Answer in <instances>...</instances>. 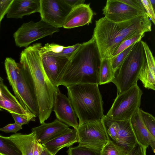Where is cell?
<instances>
[{
	"mask_svg": "<svg viewBox=\"0 0 155 155\" xmlns=\"http://www.w3.org/2000/svg\"><path fill=\"white\" fill-rule=\"evenodd\" d=\"M41 44L36 43L26 48L20 54V67L34 90L39 109L41 124L50 116L55 94L59 91L49 79L42 65L40 50Z\"/></svg>",
	"mask_w": 155,
	"mask_h": 155,
	"instance_id": "obj_1",
	"label": "cell"
},
{
	"mask_svg": "<svg viewBox=\"0 0 155 155\" xmlns=\"http://www.w3.org/2000/svg\"><path fill=\"white\" fill-rule=\"evenodd\" d=\"M152 23L147 14L120 22L104 17L95 21L93 36L97 42L101 60L110 59L115 48L132 36L151 31Z\"/></svg>",
	"mask_w": 155,
	"mask_h": 155,
	"instance_id": "obj_2",
	"label": "cell"
},
{
	"mask_svg": "<svg viewBox=\"0 0 155 155\" xmlns=\"http://www.w3.org/2000/svg\"><path fill=\"white\" fill-rule=\"evenodd\" d=\"M101 62L94 37L81 44L69 59L58 82V86L74 84L98 85Z\"/></svg>",
	"mask_w": 155,
	"mask_h": 155,
	"instance_id": "obj_3",
	"label": "cell"
},
{
	"mask_svg": "<svg viewBox=\"0 0 155 155\" xmlns=\"http://www.w3.org/2000/svg\"><path fill=\"white\" fill-rule=\"evenodd\" d=\"M68 97L79 120V126L101 120L104 115L98 85L80 84L67 87Z\"/></svg>",
	"mask_w": 155,
	"mask_h": 155,
	"instance_id": "obj_4",
	"label": "cell"
},
{
	"mask_svg": "<svg viewBox=\"0 0 155 155\" xmlns=\"http://www.w3.org/2000/svg\"><path fill=\"white\" fill-rule=\"evenodd\" d=\"M146 61L141 40L137 42L115 72L111 82L116 86L117 94L137 83L141 70Z\"/></svg>",
	"mask_w": 155,
	"mask_h": 155,
	"instance_id": "obj_5",
	"label": "cell"
},
{
	"mask_svg": "<svg viewBox=\"0 0 155 155\" xmlns=\"http://www.w3.org/2000/svg\"><path fill=\"white\" fill-rule=\"evenodd\" d=\"M143 94L136 83L118 94L106 116L116 120H130L140 109Z\"/></svg>",
	"mask_w": 155,
	"mask_h": 155,
	"instance_id": "obj_6",
	"label": "cell"
},
{
	"mask_svg": "<svg viewBox=\"0 0 155 155\" xmlns=\"http://www.w3.org/2000/svg\"><path fill=\"white\" fill-rule=\"evenodd\" d=\"M101 120L109 141L124 149L127 152L138 143L130 120H116L104 115Z\"/></svg>",
	"mask_w": 155,
	"mask_h": 155,
	"instance_id": "obj_7",
	"label": "cell"
},
{
	"mask_svg": "<svg viewBox=\"0 0 155 155\" xmlns=\"http://www.w3.org/2000/svg\"><path fill=\"white\" fill-rule=\"evenodd\" d=\"M59 28L49 25L42 20L24 23L14 33L16 45L27 47L33 42L59 31Z\"/></svg>",
	"mask_w": 155,
	"mask_h": 155,
	"instance_id": "obj_8",
	"label": "cell"
},
{
	"mask_svg": "<svg viewBox=\"0 0 155 155\" xmlns=\"http://www.w3.org/2000/svg\"><path fill=\"white\" fill-rule=\"evenodd\" d=\"M77 130L78 146L101 152L109 141L101 120L84 123L79 126Z\"/></svg>",
	"mask_w": 155,
	"mask_h": 155,
	"instance_id": "obj_9",
	"label": "cell"
},
{
	"mask_svg": "<svg viewBox=\"0 0 155 155\" xmlns=\"http://www.w3.org/2000/svg\"><path fill=\"white\" fill-rule=\"evenodd\" d=\"M40 5L41 20L59 28L72 9L64 0H40Z\"/></svg>",
	"mask_w": 155,
	"mask_h": 155,
	"instance_id": "obj_10",
	"label": "cell"
},
{
	"mask_svg": "<svg viewBox=\"0 0 155 155\" xmlns=\"http://www.w3.org/2000/svg\"><path fill=\"white\" fill-rule=\"evenodd\" d=\"M17 91L16 98L23 107L28 113L38 117L39 109L36 95L20 67V64Z\"/></svg>",
	"mask_w": 155,
	"mask_h": 155,
	"instance_id": "obj_11",
	"label": "cell"
},
{
	"mask_svg": "<svg viewBox=\"0 0 155 155\" xmlns=\"http://www.w3.org/2000/svg\"><path fill=\"white\" fill-rule=\"evenodd\" d=\"M103 12L105 17L114 22L125 21L142 14H145L133 8L120 0H107L103 9Z\"/></svg>",
	"mask_w": 155,
	"mask_h": 155,
	"instance_id": "obj_12",
	"label": "cell"
},
{
	"mask_svg": "<svg viewBox=\"0 0 155 155\" xmlns=\"http://www.w3.org/2000/svg\"><path fill=\"white\" fill-rule=\"evenodd\" d=\"M53 110L58 120L74 129L78 127V117L70 100L60 91L55 95Z\"/></svg>",
	"mask_w": 155,
	"mask_h": 155,
	"instance_id": "obj_13",
	"label": "cell"
},
{
	"mask_svg": "<svg viewBox=\"0 0 155 155\" xmlns=\"http://www.w3.org/2000/svg\"><path fill=\"white\" fill-rule=\"evenodd\" d=\"M40 54L45 73L51 82L58 87V80L69 59L52 53Z\"/></svg>",
	"mask_w": 155,
	"mask_h": 155,
	"instance_id": "obj_14",
	"label": "cell"
},
{
	"mask_svg": "<svg viewBox=\"0 0 155 155\" xmlns=\"http://www.w3.org/2000/svg\"><path fill=\"white\" fill-rule=\"evenodd\" d=\"M72 129L64 123L56 119L50 123L44 122L38 127L32 128L35 133V139L43 144Z\"/></svg>",
	"mask_w": 155,
	"mask_h": 155,
	"instance_id": "obj_15",
	"label": "cell"
},
{
	"mask_svg": "<svg viewBox=\"0 0 155 155\" xmlns=\"http://www.w3.org/2000/svg\"><path fill=\"white\" fill-rule=\"evenodd\" d=\"M0 87L1 92L0 108L4 109L10 113L18 114L31 121H35L36 116L28 112L5 85L3 84L0 85Z\"/></svg>",
	"mask_w": 155,
	"mask_h": 155,
	"instance_id": "obj_16",
	"label": "cell"
},
{
	"mask_svg": "<svg viewBox=\"0 0 155 155\" xmlns=\"http://www.w3.org/2000/svg\"><path fill=\"white\" fill-rule=\"evenodd\" d=\"M93 15L90 4L80 5L72 8L63 27L70 29L88 25L92 22Z\"/></svg>",
	"mask_w": 155,
	"mask_h": 155,
	"instance_id": "obj_17",
	"label": "cell"
},
{
	"mask_svg": "<svg viewBox=\"0 0 155 155\" xmlns=\"http://www.w3.org/2000/svg\"><path fill=\"white\" fill-rule=\"evenodd\" d=\"M130 120L138 143L147 148L150 146L153 152L155 153V138L153 136L145 127L139 110Z\"/></svg>",
	"mask_w": 155,
	"mask_h": 155,
	"instance_id": "obj_18",
	"label": "cell"
},
{
	"mask_svg": "<svg viewBox=\"0 0 155 155\" xmlns=\"http://www.w3.org/2000/svg\"><path fill=\"white\" fill-rule=\"evenodd\" d=\"M40 0H13L7 14L8 18H22L40 10Z\"/></svg>",
	"mask_w": 155,
	"mask_h": 155,
	"instance_id": "obj_19",
	"label": "cell"
},
{
	"mask_svg": "<svg viewBox=\"0 0 155 155\" xmlns=\"http://www.w3.org/2000/svg\"><path fill=\"white\" fill-rule=\"evenodd\" d=\"M78 138L77 130L74 129L42 144L53 155L64 147H69L78 142Z\"/></svg>",
	"mask_w": 155,
	"mask_h": 155,
	"instance_id": "obj_20",
	"label": "cell"
},
{
	"mask_svg": "<svg viewBox=\"0 0 155 155\" xmlns=\"http://www.w3.org/2000/svg\"><path fill=\"white\" fill-rule=\"evenodd\" d=\"M9 137L20 149L22 155H33V147L35 140L34 132L28 134L15 133L10 135Z\"/></svg>",
	"mask_w": 155,
	"mask_h": 155,
	"instance_id": "obj_21",
	"label": "cell"
},
{
	"mask_svg": "<svg viewBox=\"0 0 155 155\" xmlns=\"http://www.w3.org/2000/svg\"><path fill=\"white\" fill-rule=\"evenodd\" d=\"M5 66L8 79L12 86L16 97L17 96V84L19 70V63L13 58H6Z\"/></svg>",
	"mask_w": 155,
	"mask_h": 155,
	"instance_id": "obj_22",
	"label": "cell"
},
{
	"mask_svg": "<svg viewBox=\"0 0 155 155\" xmlns=\"http://www.w3.org/2000/svg\"><path fill=\"white\" fill-rule=\"evenodd\" d=\"M139 79L145 88L155 90V65L148 64L146 61L141 70Z\"/></svg>",
	"mask_w": 155,
	"mask_h": 155,
	"instance_id": "obj_23",
	"label": "cell"
},
{
	"mask_svg": "<svg viewBox=\"0 0 155 155\" xmlns=\"http://www.w3.org/2000/svg\"><path fill=\"white\" fill-rule=\"evenodd\" d=\"M0 155H22V154L9 137L0 134Z\"/></svg>",
	"mask_w": 155,
	"mask_h": 155,
	"instance_id": "obj_24",
	"label": "cell"
},
{
	"mask_svg": "<svg viewBox=\"0 0 155 155\" xmlns=\"http://www.w3.org/2000/svg\"><path fill=\"white\" fill-rule=\"evenodd\" d=\"M115 74L112 67L110 59L102 60L99 84H105L111 82L114 78Z\"/></svg>",
	"mask_w": 155,
	"mask_h": 155,
	"instance_id": "obj_25",
	"label": "cell"
},
{
	"mask_svg": "<svg viewBox=\"0 0 155 155\" xmlns=\"http://www.w3.org/2000/svg\"><path fill=\"white\" fill-rule=\"evenodd\" d=\"M145 35V33L136 35L123 41L115 48L112 55L111 58L116 56L132 45L141 40Z\"/></svg>",
	"mask_w": 155,
	"mask_h": 155,
	"instance_id": "obj_26",
	"label": "cell"
},
{
	"mask_svg": "<svg viewBox=\"0 0 155 155\" xmlns=\"http://www.w3.org/2000/svg\"><path fill=\"white\" fill-rule=\"evenodd\" d=\"M139 112L143 121L146 128L155 138V118L151 114L143 111L140 108Z\"/></svg>",
	"mask_w": 155,
	"mask_h": 155,
	"instance_id": "obj_27",
	"label": "cell"
},
{
	"mask_svg": "<svg viewBox=\"0 0 155 155\" xmlns=\"http://www.w3.org/2000/svg\"><path fill=\"white\" fill-rule=\"evenodd\" d=\"M127 153L124 149L108 141L101 151V155H125Z\"/></svg>",
	"mask_w": 155,
	"mask_h": 155,
	"instance_id": "obj_28",
	"label": "cell"
},
{
	"mask_svg": "<svg viewBox=\"0 0 155 155\" xmlns=\"http://www.w3.org/2000/svg\"><path fill=\"white\" fill-rule=\"evenodd\" d=\"M67 152L68 155H101V152L79 146L69 148Z\"/></svg>",
	"mask_w": 155,
	"mask_h": 155,
	"instance_id": "obj_29",
	"label": "cell"
},
{
	"mask_svg": "<svg viewBox=\"0 0 155 155\" xmlns=\"http://www.w3.org/2000/svg\"><path fill=\"white\" fill-rule=\"evenodd\" d=\"M136 43L132 45L116 56L110 59L112 67L115 72L118 68Z\"/></svg>",
	"mask_w": 155,
	"mask_h": 155,
	"instance_id": "obj_30",
	"label": "cell"
},
{
	"mask_svg": "<svg viewBox=\"0 0 155 155\" xmlns=\"http://www.w3.org/2000/svg\"><path fill=\"white\" fill-rule=\"evenodd\" d=\"M64 46L58 44L48 43H46L44 46L41 48L40 50V53H52L57 54L61 52Z\"/></svg>",
	"mask_w": 155,
	"mask_h": 155,
	"instance_id": "obj_31",
	"label": "cell"
},
{
	"mask_svg": "<svg viewBox=\"0 0 155 155\" xmlns=\"http://www.w3.org/2000/svg\"><path fill=\"white\" fill-rule=\"evenodd\" d=\"M141 1L147 16L153 22L154 24H155V8H153L150 0H141Z\"/></svg>",
	"mask_w": 155,
	"mask_h": 155,
	"instance_id": "obj_32",
	"label": "cell"
},
{
	"mask_svg": "<svg viewBox=\"0 0 155 155\" xmlns=\"http://www.w3.org/2000/svg\"><path fill=\"white\" fill-rule=\"evenodd\" d=\"M81 44V43H77L71 46H64L63 50L61 52L55 54L60 55L69 59L80 46Z\"/></svg>",
	"mask_w": 155,
	"mask_h": 155,
	"instance_id": "obj_33",
	"label": "cell"
},
{
	"mask_svg": "<svg viewBox=\"0 0 155 155\" xmlns=\"http://www.w3.org/2000/svg\"><path fill=\"white\" fill-rule=\"evenodd\" d=\"M133 8L147 14L141 0H120Z\"/></svg>",
	"mask_w": 155,
	"mask_h": 155,
	"instance_id": "obj_34",
	"label": "cell"
},
{
	"mask_svg": "<svg viewBox=\"0 0 155 155\" xmlns=\"http://www.w3.org/2000/svg\"><path fill=\"white\" fill-rule=\"evenodd\" d=\"M13 0H0V21L7 14Z\"/></svg>",
	"mask_w": 155,
	"mask_h": 155,
	"instance_id": "obj_35",
	"label": "cell"
},
{
	"mask_svg": "<svg viewBox=\"0 0 155 155\" xmlns=\"http://www.w3.org/2000/svg\"><path fill=\"white\" fill-rule=\"evenodd\" d=\"M147 148L137 143L125 155H146Z\"/></svg>",
	"mask_w": 155,
	"mask_h": 155,
	"instance_id": "obj_36",
	"label": "cell"
},
{
	"mask_svg": "<svg viewBox=\"0 0 155 155\" xmlns=\"http://www.w3.org/2000/svg\"><path fill=\"white\" fill-rule=\"evenodd\" d=\"M22 127L16 123L8 124L6 126L0 128V131L6 133H16L18 130L21 129Z\"/></svg>",
	"mask_w": 155,
	"mask_h": 155,
	"instance_id": "obj_37",
	"label": "cell"
},
{
	"mask_svg": "<svg viewBox=\"0 0 155 155\" xmlns=\"http://www.w3.org/2000/svg\"><path fill=\"white\" fill-rule=\"evenodd\" d=\"M11 114L15 122V123L20 125L22 126L24 124H28L31 121L30 120L22 117L18 114L13 113Z\"/></svg>",
	"mask_w": 155,
	"mask_h": 155,
	"instance_id": "obj_38",
	"label": "cell"
},
{
	"mask_svg": "<svg viewBox=\"0 0 155 155\" xmlns=\"http://www.w3.org/2000/svg\"><path fill=\"white\" fill-rule=\"evenodd\" d=\"M43 147L42 145L35 139L33 147V155H40Z\"/></svg>",
	"mask_w": 155,
	"mask_h": 155,
	"instance_id": "obj_39",
	"label": "cell"
},
{
	"mask_svg": "<svg viewBox=\"0 0 155 155\" xmlns=\"http://www.w3.org/2000/svg\"><path fill=\"white\" fill-rule=\"evenodd\" d=\"M65 2L72 8L84 4V0H64Z\"/></svg>",
	"mask_w": 155,
	"mask_h": 155,
	"instance_id": "obj_40",
	"label": "cell"
},
{
	"mask_svg": "<svg viewBox=\"0 0 155 155\" xmlns=\"http://www.w3.org/2000/svg\"><path fill=\"white\" fill-rule=\"evenodd\" d=\"M40 155H53L47 150L43 147L42 150Z\"/></svg>",
	"mask_w": 155,
	"mask_h": 155,
	"instance_id": "obj_41",
	"label": "cell"
},
{
	"mask_svg": "<svg viewBox=\"0 0 155 155\" xmlns=\"http://www.w3.org/2000/svg\"><path fill=\"white\" fill-rule=\"evenodd\" d=\"M3 79L0 76V85L3 84Z\"/></svg>",
	"mask_w": 155,
	"mask_h": 155,
	"instance_id": "obj_42",
	"label": "cell"
},
{
	"mask_svg": "<svg viewBox=\"0 0 155 155\" xmlns=\"http://www.w3.org/2000/svg\"><path fill=\"white\" fill-rule=\"evenodd\" d=\"M1 95V89H0V95Z\"/></svg>",
	"mask_w": 155,
	"mask_h": 155,
	"instance_id": "obj_43",
	"label": "cell"
},
{
	"mask_svg": "<svg viewBox=\"0 0 155 155\" xmlns=\"http://www.w3.org/2000/svg\"><path fill=\"white\" fill-rule=\"evenodd\" d=\"M1 21H0V25Z\"/></svg>",
	"mask_w": 155,
	"mask_h": 155,
	"instance_id": "obj_44",
	"label": "cell"
}]
</instances>
